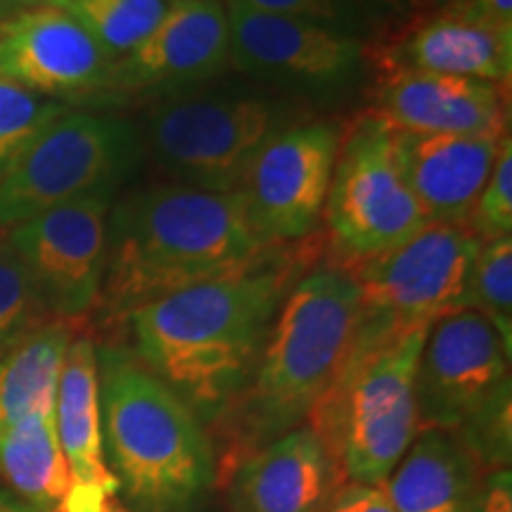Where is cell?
Returning a JSON list of instances; mask_svg holds the SVG:
<instances>
[{
	"label": "cell",
	"instance_id": "23",
	"mask_svg": "<svg viewBox=\"0 0 512 512\" xmlns=\"http://www.w3.org/2000/svg\"><path fill=\"white\" fill-rule=\"evenodd\" d=\"M72 339L69 320H48L0 356V430L41 408H55L57 382Z\"/></svg>",
	"mask_w": 512,
	"mask_h": 512
},
{
	"label": "cell",
	"instance_id": "33",
	"mask_svg": "<svg viewBox=\"0 0 512 512\" xmlns=\"http://www.w3.org/2000/svg\"><path fill=\"white\" fill-rule=\"evenodd\" d=\"M510 482V470H494L489 477H484L472 512H512Z\"/></svg>",
	"mask_w": 512,
	"mask_h": 512
},
{
	"label": "cell",
	"instance_id": "1",
	"mask_svg": "<svg viewBox=\"0 0 512 512\" xmlns=\"http://www.w3.org/2000/svg\"><path fill=\"white\" fill-rule=\"evenodd\" d=\"M320 233L273 242L247 264L140 306L128 316L133 354L202 422L245 392L287 292L323 256Z\"/></svg>",
	"mask_w": 512,
	"mask_h": 512
},
{
	"label": "cell",
	"instance_id": "6",
	"mask_svg": "<svg viewBox=\"0 0 512 512\" xmlns=\"http://www.w3.org/2000/svg\"><path fill=\"white\" fill-rule=\"evenodd\" d=\"M304 119L297 102L278 95L190 88L159 98L140 138L171 185L238 192L261 150Z\"/></svg>",
	"mask_w": 512,
	"mask_h": 512
},
{
	"label": "cell",
	"instance_id": "22",
	"mask_svg": "<svg viewBox=\"0 0 512 512\" xmlns=\"http://www.w3.org/2000/svg\"><path fill=\"white\" fill-rule=\"evenodd\" d=\"M0 477L36 508H62L72 472L57 439L55 408H41L0 430Z\"/></svg>",
	"mask_w": 512,
	"mask_h": 512
},
{
	"label": "cell",
	"instance_id": "15",
	"mask_svg": "<svg viewBox=\"0 0 512 512\" xmlns=\"http://www.w3.org/2000/svg\"><path fill=\"white\" fill-rule=\"evenodd\" d=\"M230 67L223 0H174L140 46L112 67L110 93L166 98L216 79Z\"/></svg>",
	"mask_w": 512,
	"mask_h": 512
},
{
	"label": "cell",
	"instance_id": "11",
	"mask_svg": "<svg viewBox=\"0 0 512 512\" xmlns=\"http://www.w3.org/2000/svg\"><path fill=\"white\" fill-rule=\"evenodd\" d=\"M230 27V67L290 91L335 93L358 81L366 46L354 34L223 0Z\"/></svg>",
	"mask_w": 512,
	"mask_h": 512
},
{
	"label": "cell",
	"instance_id": "25",
	"mask_svg": "<svg viewBox=\"0 0 512 512\" xmlns=\"http://www.w3.org/2000/svg\"><path fill=\"white\" fill-rule=\"evenodd\" d=\"M465 309H472L498 330L512 347V238L484 240L467 283Z\"/></svg>",
	"mask_w": 512,
	"mask_h": 512
},
{
	"label": "cell",
	"instance_id": "14",
	"mask_svg": "<svg viewBox=\"0 0 512 512\" xmlns=\"http://www.w3.org/2000/svg\"><path fill=\"white\" fill-rule=\"evenodd\" d=\"M112 67L62 5H38L0 19V79L31 93L62 105L110 93Z\"/></svg>",
	"mask_w": 512,
	"mask_h": 512
},
{
	"label": "cell",
	"instance_id": "13",
	"mask_svg": "<svg viewBox=\"0 0 512 512\" xmlns=\"http://www.w3.org/2000/svg\"><path fill=\"white\" fill-rule=\"evenodd\" d=\"M342 126L304 119L285 128L256 157L242 195L266 242H299L318 233Z\"/></svg>",
	"mask_w": 512,
	"mask_h": 512
},
{
	"label": "cell",
	"instance_id": "21",
	"mask_svg": "<svg viewBox=\"0 0 512 512\" xmlns=\"http://www.w3.org/2000/svg\"><path fill=\"white\" fill-rule=\"evenodd\" d=\"M484 470L453 432L415 434L384 482L394 512H472Z\"/></svg>",
	"mask_w": 512,
	"mask_h": 512
},
{
	"label": "cell",
	"instance_id": "36",
	"mask_svg": "<svg viewBox=\"0 0 512 512\" xmlns=\"http://www.w3.org/2000/svg\"><path fill=\"white\" fill-rule=\"evenodd\" d=\"M10 10H27V8H38V5H55L57 0H8Z\"/></svg>",
	"mask_w": 512,
	"mask_h": 512
},
{
	"label": "cell",
	"instance_id": "32",
	"mask_svg": "<svg viewBox=\"0 0 512 512\" xmlns=\"http://www.w3.org/2000/svg\"><path fill=\"white\" fill-rule=\"evenodd\" d=\"M441 8L477 22L512 29V0H444Z\"/></svg>",
	"mask_w": 512,
	"mask_h": 512
},
{
	"label": "cell",
	"instance_id": "4",
	"mask_svg": "<svg viewBox=\"0 0 512 512\" xmlns=\"http://www.w3.org/2000/svg\"><path fill=\"white\" fill-rule=\"evenodd\" d=\"M358 313L361 292L342 261H318L297 280L245 392L228 411L247 446L259 448L309 422L349 354Z\"/></svg>",
	"mask_w": 512,
	"mask_h": 512
},
{
	"label": "cell",
	"instance_id": "17",
	"mask_svg": "<svg viewBox=\"0 0 512 512\" xmlns=\"http://www.w3.org/2000/svg\"><path fill=\"white\" fill-rule=\"evenodd\" d=\"M505 136H456L394 128L392 147L403 181L427 223L465 226L489 181Z\"/></svg>",
	"mask_w": 512,
	"mask_h": 512
},
{
	"label": "cell",
	"instance_id": "12",
	"mask_svg": "<svg viewBox=\"0 0 512 512\" xmlns=\"http://www.w3.org/2000/svg\"><path fill=\"white\" fill-rule=\"evenodd\" d=\"M510 382V349L482 313L458 309L432 320L415 373L418 432H456Z\"/></svg>",
	"mask_w": 512,
	"mask_h": 512
},
{
	"label": "cell",
	"instance_id": "37",
	"mask_svg": "<svg viewBox=\"0 0 512 512\" xmlns=\"http://www.w3.org/2000/svg\"><path fill=\"white\" fill-rule=\"evenodd\" d=\"M10 3H8V0H0V19H5V17H8L10 15Z\"/></svg>",
	"mask_w": 512,
	"mask_h": 512
},
{
	"label": "cell",
	"instance_id": "20",
	"mask_svg": "<svg viewBox=\"0 0 512 512\" xmlns=\"http://www.w3.org/2000/svg\"><path fill=\"white\" fill-rule=\"evenodd\" d=\"M55 427L72 472V489L110 498L119 484L107 467L102 446L98 349L93 339L74 335L60 370L55 394Z\"/></svg>",
	"mask_w": 512,
	"mask_h": 512
},
{
	"label": "cell",
	"instance_id": "29",
	"mask_svg": "<svg viewBox=\"0 0 512 512\" xmlns=\"http://www.w3.org/2000/svg\"><path fill=\"white\" fill-rule=\"evenodd\" d=\"M467 230L479 240L508 238L512 230V140L505 136L489 181L479 192Z\"/></svg>",
	"mask_w": 512,
	"mask_h": 512
},
{
	"label": "cell",
	"instance_id": "27",
	"mask_svg": "<svg viewBox=\"0 0 512 512\" xmlns=\"http://www.w3.org/2000/svg\"><path fill=\"white\" fill-rule=\"evenodd\" d=\"M46 313L27 271L5 238V230H0V356L29 332L46 325Z\"/></svg>",
	"mask_w": 512,
	"mask_h": 512
},
{
	"label": "cell",
	"instance_id": "31",
	"mask_svg": "<svg viewBox=\"0 0 512 512\" xmlns=\"http://www.w3.org/2000/svg\"><path fill=\"white\" fill-rule=\"evenodd\" d=\"M323 512H394L384 484L347 482L332 491Z\"/></svg>",
	"mask_w": 512,
	"mask_h": 512
},
{
	"label": "cell",
	"instance_id": "34",
	"mask_svg": "<svg viewBox=\"0 0 512 512\" xmlns=\"http://www.w3.org/2000/svg\"><path fill=\"white\" fill-rule=\"evenodd\" d=\"M349 5H363V8H377L384 15H399V17H408V12L413 8H418L420 3H425V0H347Z\"/></svg>",
	"mask_w": 512,
	"mask_h": 512
},
{
	"label": "cell",
	"instance_id": "30",
	"mask_svg": "<svg viewBox=\"0 0 512 512\" xmlns=\"http://www.w3.org/2000/svg\"><path fill=\"white\" fill-rule=\"evenodd\" d=\"M238 3L261 12H273V15L325 24L347 34H351V27L356 24V8L347 0H238Z\"/></svg>",
	"mask_w": 512,
	"mask_h": 512
},
{
	"label": "cell",
	"instance_id": "7",
	"mask_svg": "<svg viewBox=\"0 0 512 512\" xmlns=\"http://www.w3.org/2000/svg\"><path fill=\"white\" fill-rule=\"evenodd\" d=\"M143 155L131 121L69 107L0 174V230L93 192H119Z\"/></svg>",
	"mask_w": 512,
	"mask_h": 512
},
{
	"label": "cell",
	"instance_id": "16",
	"mask_svg": "<svg viewBox=\"0 0 512 512\" xmlns=\"http://www.w3.org/2000/svg\"><path fill=\"white\" fill-rule=\"evenodd\" d=\"M373 112L394 128L415 133L503 136L508 86L406 67H380Z\"/></svg>",
	"mask_w": 512,
	"mask_h": 512
},
{
	"label": "cell",
	"instance_id": "2",
	"mask_svg": "<svg viewBox=\"0 0 512 512\" xmlns=\"http://www.w3.org/2000/svg\"><path fill=\"white\" fill-rule=\"evenodd\" d=\"M268 245L249 219L242 190L138 188L112 204L98 304L128 318L140 306L247 264Z\"/></svg>",
	"mask_w": 512,
	"mask_h": 512
},
{
	"label": "cell",
	"instance_id": "39",
	"mask_svg": "<svg viewBox=\"0 0 512 512\" xmlns=\"http://www.w3.org/2000/svg\"><path fill=\"white\" fill-rule=\"evenodd\" d=\"M166 3H174V0H166Z\"/></svg>",
	"mask_w": 512,
	"mask_h": 512
},
{
	"label": "cell",
	"instance_id": "24",
	"mask_svg": "<svg viewBox=\"0 0 512 512\" xmlns=\"http://www.w3.org/2000/svg\"><path fill=\"white\" fill-rule=\"evenodd\" d=\"M62 8L88 31V36L98 43L112 64H117L152 34L169 3L166 0H69Z\"/></svg>",
	"mask_w": 512,
	"mask_h": 512
},
{
	"label": "cell",
	"instance_id": "28",
	"mask_svg": "<svg viewBox=\"0 0 512 512\" xmlns=\"http://www.w3.org/2000/svg\"><path fill=\"white\" fill-rule=\"evenodd\" d=\"M510 401L508 382L453 432L482 465V470H508L512 453Z\"/></svg>",
	"mask_w": 512,
	"mask_h": 512
},
{
	"label": "cell",
	"instance_id": "5",
	"mask_svg": "<svg viewBox=\"0 0 512 512\" xmlns=\"http://www.w3.org/2000/svg\"><path fill=\"white\" fill-rule=\"evenodd\" d=\"M427 328L351 339L335 382L306 422L349 482L384 484L413 444L415 373Z\"/></svg>",
	"mask_w": 512,
	"mask_h": 512
},
{
	"label": "cell",
	"instance_id": "9",
	"mask_svg": "<svg viewBox=\"0 0 512 512\" xmlns=\"http://www.w3.org/2000/svg\"><path fill=\"white\" fill-rule=\"evenodd\" d=\"M482 240L465 226L430 223L389 252L344 264L361 292L356 339H389L465 309Z\"/></svg>",
	"mask_w": 512,
	"mask_h": 512
},
{
	"label": "cell",
	"instance_id": "10",
	"mask_svg": "<svg viewBox=\"0 0 512 512\" xmlns=\"http://www.w3.org/2000/svg\"><path fill=\"white\" fill-rule=\"evenodd\" d=\"M119 192H93L5 230L43 309L60 320L98 304L107 256V221Z\"/></svg>",
	"mask_w": 512,
	"mask_h": 512
},
{
	"label": "cell",
	"instance_id": "38",
	"mask_svg": "<svg viewBox=\"0 0 512 512\" xmlns=\"http://www.w3.org/2000/svg\"><path fill=\"white\" fill-rule=\"evenodd\" d=\"M64 3H69V0H57V3H55V5H64Z\"/></svg>",
	"mask_w": 512,
	"mask_h": 512
},
{
	"label": "cell",
	"instance_id": "26",
	"mask_svg": "<svg viewBox=\"0 0 512 512\" xmlns=\"http://www.w3.org/2000/svg\"><path fill=\"white\" fill-rule=\"evenodd\" d=\"M69 110L8 79H0V174L27 150V145L50 121Z\"/></svg>",
	"mask_w": 512,
	"mask_h": 512
},
{
	"label": "cell",
	"instance_id": "18",
	"mask_svg": "<svg viewBox=\"0 0 512 512\" xmlns=\"http://www.w3.org/2000/svg\"><path fill=\"white\" fill-rule=\"evenodd\" d=\"M375 57L377 67H406L510 86L512 79V29L456 15L444 8L408 19L394 38L382 41Z\"/></svg>",
	"mask_w": 512,
	"mask_h": 512
},
{
	"label": "cell",
	"instance_id": "3",
	"mask_svg": "<svg viewBox=\"0 0 512 512\" xmlns=\"http://www.w3.org/2000/svg\"><path fill=\"white\" fill-rule=\"evenodd\" d=\"M102 446L138 512H195L214 484L202 420L131 349L98 351Z\"/></svg>",
	"mask_w": 512,
	"mask_h": 512
},
{
	"label": "cell",
	"instance_id": "19",
	"mask_svg": "<svg viewBox=\"0 0 512 512\" xmlns=\"http://www.w3.org/2000/svg\"><path fill=\"white\" fill-rule=\"evenodd\" d=\"M339 470L309 425L254 448L230 484V512H323Z\"/></svg>",
	"mask_w": 512,
	"mask_h": 512
},
{
	"label": "cell",
	"instance_id": "35",
	"mask_svg": "<svg viewBox=\"0 0 512 512\" xmlns=\"http://www.w3.org/2000/svg\"><path fill=\"white\" fill-rule=\"evenodd\" d=\"M0 512H46V510L36 508V505H31L29 501H24V498L15 496L12 491L0 489Z\"/></svg>",
	"mask_w": 512,
	"mask_h": 512
},
{
	"label": "cell",
	"instance_id": "8",
	"mask_svg": "<svg viewBox=\"0 0 512 512\" xmlns=\"http://www.w3.org/2000/svg\"><path fill=\"white\" fill-rule=\"evenodd\" d=\"M392 133L373 110L342 128L320 221L342 264L389 252L430 226L396 166Z\"/></svg>",
	"mask_w": 512,
	"mask_h": 512
}]
</instances>
